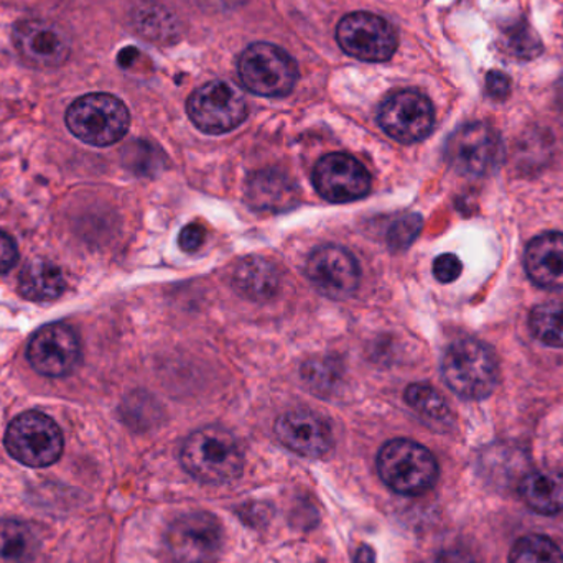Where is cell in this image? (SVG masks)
Wrapping results in <instances>:
<instances>
[{
  "instance_id": "obj_32",
  "label": "cell",
  "mask_w": 563,
  "mask_h": 563,
  "mask_svg": "<svg viewBox=\"0 0 563 563\" xmlns=\"http://www.w3.org/2000/svg\"><path fill=\"white\" fill-rule=\"evenodd\" d=\"M486 92L489 98L503 101L511 95V79L501 71H492L486 76Z\"/></svg>"
},
{
  "instance_id": "obj_14",
  "label": "cell",
  "mask_w": 563,
  "mask_h": 563,
  "mask_svg": "<svg viewBox=\"0 0 563 563\" xmlns=\"http://www.w3.org/2000/svg\"><path fill=\"white\" fill-rule=\"evenodd\" d=\"M12 36L22 58L38 68L65 65L71 53L68 33L48 20H23L16 23Z\"/></svg>"
},
{
  "instance_id": "obj_9",
  "label": "cell",
  "mask_w": 563,
  "mask_h": 563,
  "mask_svg": "<svg viewBox=\"0 0 563 563\" xmlns=\"http://www.w3.org/2000/svg\"><path fill=\"white\" fill-rule=\"evenodd\" d=\"M188 115L205 134H227L243 124L247 115L244 96L227 81H211L188 99Z\"/></svg>"
},
{
  "instance_id": "obj_17",
  "label": "cell",
  "mask_w": 563,
  "mask_h": 563,
  "mask_svg": "<svg viewBox=\"0 0 563 563\" xmlns=\"http://www.w3.org/2000/svg\"><path fill=\"white\" fill-rule=\"evenodd\" d=\"M526 273L538 287L563 288V233H545L526 247Z\"/></svg>"
},
{
  "instance_id": "obj_24",
  "label": "cell",
  "mask_w": 563,
  "mask_h": 563,
  "mask_svg": "<svg viewBox=\"0 0 563 563\" xmlns=\"http://www.w3.org/2000/svg\"><path fill=\"white\" fill-rule=\"evenodd\" d=\"M532 333L548 346L563 347V301H548L532 310Z\"/></svg>"
},
{
  "instance_id": "obj_7",
  "label": "cell",
  "mask_w": 563,
  "mask_h": 563,
  "mask_svg": "<svg viewBox=\"0 0 563 563\" xmlns=\"http://www.w3.org/2000/svg\"><path fill=\"white\" fill-rule=\"evenodd\" d=\"M244 88L264 98H282L294 89L298 71L294 58L273 43H254L240 58Z\"/></svg>"
},
{
  "instance_id": "obj_33",
  "label": "cell",
  "mask_w": 563,
  "mask_h": 563,
  "mask_svg": "<svg viewBox=\"0 0 563 563\" xmlns=\"http://www.w3.org/2000/svg\"><path fill=\"white\" fill-rule=\"evenodd\" d=\"M19 261L15 241L9 234L0 231V276L9 273Z\"/></svg>"
},
{
  "instance_id": "obj_10",
  "label": "cell",
  "mask_w": 563,
  "mask_h": 563,
  "mask_svg": "<svg viewBox=\"0 0 563 563\" xmlns=\"http://www.w3.org/2000/svg\"><path fill=\"white\" fill-rule=\"evenodd\" d=\"M341 48L363 62H387L397 49V33L383 16L354 12L344 16L336 29Z\"/></svg>"
},
{
  "instance_id": "obj_27",
  "label": "cell",
  "mask_w": 563,
  "mask_h": 563,
  "mask_svg": "<svg viewBox=\"0 0 563 563\" xmlns=\"http://www.w3.org/2000/svg\"><path fill=\"white\" fill-rule=\"evenodd\" d=\"M301 374L307 386L311 390H317L318 394L323 393L324 389H333L336 384L338 371L333 361H308Z\"/></svg>"
},
{
  "instance_id": "obj_18",
  "label": "cell",
  "mask_w": 563,
  "mask_h": 563,
  "mask_svg": "<svg viewBox=\"0 0 563 563\" xmlns=\"http://www.w3.org/2000/svg\"><path fill=\"white\" fill-rule=\"evenodd\" d=\"M246 198L251 207L264 213H284L298 201V188L288 175L280 170L257 172L247 181Z\"/></svg>"
},
{
  "instance_id": "obj_29",
  "label": "cell",
  "mask_w": 563,
  "mask_h": 563,
  "mask_svg": "<svg viewBox=\"0 0 563 563\" xmlns=\"http://www.w3.org/2000/svg\"><path fill=\"white\" fill-rule=\"evenodd\" d=\"M167 19L168 13H165V10L161 9V7L151 5L147 10H139V30L147 36L168 35L170 30L158 25V23L170 25V23L167 22Z\"/></svg>"
},
{
  "instance_id": "obj_37",
  "label": "cell",
  "mask_w": 563,
  "mask_h": 563,
  "mask_svg": "<svg viewBox=\"0 0 563 563\" xmlns=\"http://www.w3.org/2000/svg\"><path fill=\"white\" fill-rule=\"evenodd\" d=\"M559 102H561V108H562V112H563V81H562L561 89H559Z\"/></svg>"
},
{
  "instance_id": "obj_21",
  "label": "cell",
  "mask_w": 563,
  "mask_h": 563,
  "mask_svg": "<svg viewBox=\"0 0 563 563\" xmlns=\"http://www.w3.org/2000/svg\"><path fill=\"white\" fill-rule=\"evenodd\" d=\"M522 499L529 508L541 515L563 511V475L558 472H536L522 479Z\"/></svg>"
},
{
  "instance_id": "obj_20",
  "label": "cell",
  "mask_w": 563,
  "mask_h": 563,
  "mask_svg": "<svg viewBox=\"0 0 563 563\" xmlns=\"http://www.w3.org/2000/svg\"><path fill=\"white\" fill-rule=\"evenodd\" d=\"M65 288L66 282L62 269L45 257L30 261L20 274V294L30 301L56 300Z\"/></svg>"
},
{
  "instance_id": "obj_15",
  "label": "cell",
  "mask_w": 563,
  "mask_h": 563,
  "mask_svg": "<svg viewBox=\"0 0 563 563\" xmlns=\"http://www.w3.org/2000/svg\"><path fill=\"white\" fill-rule=\"evenodd\" d=\"M307 276L321 294L343 300L351 297L360 285V266L353 254L330 244L310 254Z\"/></svg>"
},
{
  "instance_id": "obj_4",
  "label": "cell",
  "mask_w": 563,
  "mask_h": 563,
  "mask_svg": "<svg viewBox=\"0 0 563 563\" xmlns=\"http://www.w3.org/2000/svg\"><path fill=\"white\" fill-rule=\"evenodd\" d=\"M69 132L85 144L108 147L128 134L131 114L121 99L95 92L76 99L66 111Z\"/></svg>"
},
{
  "instance_id": "obj_11",
  "label": "cell",
  "mask_w": 563,
  "mask_h": 563,
  "mask_svg": "<svg viewBox=\"0 0 563 563\" xmlns=\"http://www.w3.org/2000/svg\"><path fill=\"white\" fill-rule=\"evenodd\" d=\"M379 124L394 141L416 144L432 132L435 111L422 92L413 89L394 92L379 109Z\"/></svg>"
},
{
  "instance_id": "obj_23",
  "label": "cell",
  "mask_w": 563,
  "mask_h": 563,
  "mask_svg": "<svg viewBox=\"0 0 563 563\" xmlns=\"http://www.w3.org/2000/svg\"><path fill=\"white\" fill-rule=\"evenodd\" d=\"M406 400L427 422L445 427L452 420L449 404L429 384L419 383L407 387Z\"/></svg>"
},
{
  "instance_id": "obj_3",
  "label": "cell",
  "mask_w": 563,
  "mask_h": 563,
  "mask_svg": "<svg viewBox=\"0 0 563 563\" xmlns=\"http://www.w3.org/2000/svg\"><path fill=\"white\" fill-rule=\"evenodd\" d=\"M377 473L393 492L420 496L430 492L439 479V463L420 443L396 439L380 449Z\"/></svg>"
},
{
  "instance_id": "obj_28",
  "label": "cell",
  "mask_w": 563,
  "mask_h": 563,
  "mask_svg": "<svg viewBox=\"0 0 563 563\" xmlns=\"http://www.w3.org/2000/svg\"><path fill=\"white\" fill-rule=\"evenodd\" d=\"M509 48L519 58H534L541 55V40L534 35L528 23H519L508 32Z\"/></svg>"
},
{
  "instance_id": "obj_25",
  "label": "cell",
  "mask_w": 563,
  "mask_h": 563,
  "mask_svg": "<svg viewBox=\"0 0 563 563\" xmlns=\"http://www.w3.org/2000/svg\"><path fill=\"white\" fill-rule=\"evenodd\" d=\"M509 563H563V554L545 536H526L516 542Z\"/></svg>"
},
{
  "instance_id": "obj_12",
  "label": "cell",
  "mask_w": 563,
  "mask_h": 563,
  "mask_svg": "<svg viewBox=\"0 0 563 563\" xmlns=\"http://www.w3.org/2000/svg\"><path fill=\"white\" fill-rule=\"evenodd\" d=\"M26 360L42 376H68L81 360L78 334L69 324L59 321L45 324L30 340Z\"/></svg>"
},
{
  "instance_id": "obj_6",
  "label": "cell",
  "mask_w": 563,
  "mask_h": 563,
  "mask_svg": "<svg viewBox=\"0 0 563 563\" xmlns=\"http://www.w3.org/2000/svg\"><path fill=\"white\" fill-rule=\"evenodd\" d=\"M63 446V433L55 420L36 410L20 413L7 429V452L32 468H45L58 462Z\"/></svg>"
},
{
  "instance_id": "obj_1",
  "label": "cell",
  "mask_w": 563,
  "mask_h": 563,
  "mask_svg": "<svg viewBox=\"0 0 563 563\" xmlns=\"http://www.w3.org/2000/svg\"><path fill=\"white\" fill-rule=\"evenodd\" d=\"M181 465L205 485H227L240 478L244 453L233 433L221 427H205L185 440Z\"/></svg>"
},
{
  "instance_id": "obj_31",
  "label": "cell",
  "mask_w": 563,
  "mask_h": 563,
  "mask_svg": "<svg viewBox=\"0 0 563 563\" xmlns=\"http://www.w3.org/2000/svg\"><path fill=\"white\" fill-rule=\"evenodd\" d=\"M205 238H207V231L201 224H188L181 230L180 238H178V244L185 253H197L201 246H203Z\"/></svg>"
},
{
  "instance_id": "obj_19",
  "label": "cell",
  "mask_w": 563,
  "mask_h": 563,
  "mask_svg": "<svg viewBox=\"0 0 563 563\" xmlns=\"http://www.w3.org/2000/svg\"><path fill=\"white\" fill-rule=\"evenodd\" d=\"M234 288L253 301H267L280 288V274L271 261L260 256L246 257L234 271Z\"/></svg>"
},
{
  "instance_id": "obj_13",
  "label": "cell",
  "mask_w": 563,
  "mask_h": 563,
  "mask_svg": "<svg viewBox=\"0 0 563 563\" xmlns=\"http://www.w3.org/2000/svg\"><path fill=\"white\" fill-rule=\"evenodd\" d=\"M313 185L330 203H351L369 194L371 175L351 155L328 154L314 165Z\"/></svg>"
},
{
  "instance_id": "obj_35",
  "label": "cell",
  "mask_w": 563,
  "mask_h": 563,
  "mask_svg": "<svg viewBox=\"0 0 563 563\" xmlns=\"http://www.w3.org/2000/svg\"><path fill=\"white\" fill-rule=\"evenodd\" d=\"M194 2L210 12H224V10H233L243 5L246 0H194Z\"/></svg>"
},
{
  "instance_id": "obj_36",
  "label": "cell",
  "mask_w": 563,
  "mask_h": 563,
  "mask_svg": "<svg viewBox=\"0 0 563 563\" xmlns=\"http://www.w3.org/2000/svg\"><path fill=\"white\" fill-rule=\"evenodd\" d=\"M354 563H376V558H374L373 549L367 548V545H361L357 549L356 558H354Z\"/></svg>"
},
{
  "instance_id": "obj_2",
  "label": "cell",
  "mask_w": 563,
  "mask_h": 563,
  "mask_svg": "<svg viewBox=\"0 0 563 563\" xmlns=\"http://www.w3.org/2000/svg\"><path fill=\"white\" fill-rule=\"evenodd\" d=\"M442 374L446 386L463 399H486L498 384V360L482 341L460 340L446 350Z\"/></svg>"
},
{
  "instance_id": "obj_16",
  "label": "cell",
  "mask_w": 563,
  "mask_h": 563,
  "mask_svg": "<svg viewBox=\"0 0 563 563\" xmlns=\"http://www.w3.org/2000/svg\"><path fill=\"white\" fill-rule=\"evenodd\" d=\"M276 435L285 449L307 459H321L333 446L330 423L311 410H290L280 416Z\"/></svg>"
},
{
  "instance_id": "obj_22",
  "label": "cell",
  "mask_w": 563,
  "mask_h": 563,
  "mask_svg": "<svg viewBox=\"0 0 563 563\" xmlns=\"http://www.w3.org/2000/svg\"><path fill=\"white\" fill-rule=\"evenodd\" d=\"M38 539L25 522L0 519V563H32Z\"/></svg>"
},
{
  "instance_id": "obj_34",
  "label": "cell",
  "mask_w": 563,
  "mask_h": 563,
  "mask_svg": "<svg viewBox=\"0 0 563 563\" xmlns=\"http://www.w3.org/2000/svg\"><path fill=\"white\" fill-rule=\"evenodd\" d=\"M426 563H478L472 552L465 549H445V551L437 552Z\"/></svg>"
},
{
  "instance_id": "obj_26",
  "label": "cell",
  "mask_w": 563,
  "mask_h": 563,
  "mask_svg": "<svg viewBox=\"0 0 563 563\" xmlns=\"http://www.w3.org/2000/svg\"><path fill=\"white\" fill-rule=\"evenodd\" d=\"M422 224L423 221L419 214H406L399 218L387 231V243L394 251L407 250L419 236Z\"/></svg>"
},
{
  "instance_id": "obj_30",
  "label": "cell",
  "mask_w": 563,
  "mask_h": 563,
  "mask_svg": "<svg viewBox=\"0 0 563 563\" xmlns=\"http://www.w3.org/2000/svg\"><path fill=\"white\" fill-rule=\"evenodd\" d=\"M462 261L455 254H442L433 263V276L442 284H452L462 276Z\"/></svg>"
},
{
  "instance_id": "obj_8",
  "label": "cell",
  "mask_w": 563,
  "mask_h": 563,
  "mask_svg": "<svg viewBox=\"0 0 563 563\" xmlns=\"http://www.w3.org/2000/svg\"><path fill=\"white\" fill-rule=\"evenodd\" d=\"M223 542L220 521L205 511L180 516L167 532V548L177 563H217Z\"/></svg>"
},
{
  "instance_id": "obj_5",
  "label": "cell",
  "mask_w": 563,
  "mask_h": 563,
  "mask_svg": "<svg viewBox=\"0 0 563 563\" xmlns=\"http://www.w3.org/2000/svg\"><path fill=\"white\" fill-rule=\"evenodd\" d=\"M445 157L450 167L465 177H486L505 162V142L492 125L470 122L450 135Z\"/></svg>"
}]
</instances>
